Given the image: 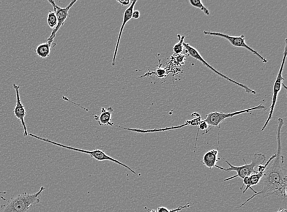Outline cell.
<instances>
[{
    "label": "cell",
    "instance_id": "1",
    "mask_svg": "<svg viewBox=\"0 0 287 212\" xmlns=\"http://www.w3.org/2000/svg\"><path fill=\"white\" fill-rule=\"evenodd\" d=\"M284 120L278 119L277 128V151L276 157L270 162L264 171V175L260 183L262 188L259 192L253 195L243 203L240 208L245 206L253 198L261 195L263 198L269 197L275 195L284 200L286 205L287 197V171L284 166V157L282 156L281 130L284 125Z\"/></svg>",
    "mask_w": 287,
    "mask_h": 212
},
{
    "label": "cell",
    "instance_id": "2",
    "mask_svg": "<svg viewBox=\"0 0 287 212\" xmlns=\"http://www.w3.org/2000/svg\"><path fill=\"white\" fill-rule=\"evenodd\" d=\"M44 190L45 187L42 186L34 194L24 193L10 198L6 201V204L2 206L1 212H29L32 207L40 203L41 194Z\"/></svg>",
    "mask_w": 287,
    "mask_h": 212
},
{
    "label": "cell",
    "instance_id": "3",
    "mask_svg": "<svg viewBox=\"0 0 287 212\" xmlns=\"http://www.w3.org/2000/svg\"><path fill=\"white\" fill-rule=\"evenodd\" d=\"M265 160H266V157H265L264 154L256 153L254 155L252 161H251L250 164H247L244 159V165L240 166V167H235V166L232 165L230 163H229L228 160H225L226 164L229 166L228 168H224L218 165H216L215 168L226 171V172H230V171L236 172V175L224 179V182H228L237 178L243 179L246 177L250 176L252 174L256 173L258 171H256L255 168L258 167L259 165H263Z\"/></svg>",
    "mask_w": 287,
    "mask_h": 212
},
{
    "label": "cell",
    "instance_id": "4",
    "mask_svg": "<svg viewBox=\"0 0 287 212\" xmlns=\"http://www.w3.org/2000/svg\"><path fill=\"white\" fill-rule=\"evenodd\" d=\"M29 135L30 136V137L36 138V139L42 141H44V142L52 144V145L60 147V148H62L68 149V150L76 151L78 152H80V153L88 155V156H90L92 158H94V160H98V161L99 162L109 161L113 162L114 163V164L119 165L120 166H122V167L126 168L127 170L130 171L131 173L134 174L135 175L138 176V174L136 173L134 170H133L132 168H130V167H128V166L126 165L122 164V162L118 161V160L114 159V158H112L110 156H108V155H106L104 152L102 150H100V149H96V150L94 151L84 150V149L74 148V147L68 146L64 145H62V144L54 142V141H51L48 139H46V138L38 137V136L32 134H30Z\"/></svg>",
    "mask_w": 287,
    "mask_h": 212
},
{
    "label": "cell",
    "instance_id": "5",
    "mask_svg": "<svg viewBox=\"0 0 287 212\" xmlns=\"http://www.w3.org/2000/svg\"><path fill=\"white\" fill-rule=\"evenodd\" d=\"M285 48H284V56L282 59V61L281 66L280 67V70H278V73L277 76V78L276 79L275 82L274 83V86H273V94H272V105H270V111L269 113L268 117L267 120L265 122L264 126L262 127L261 131H264V129H266V127L268 126V124H269V122L272 118L273 113H274V108L276 105V102H277L278 92H280L281 90L282 86H284V88L286 89V86H284L283 84V81L284 80V78L282 77V72L284 70V66H285L286 58V38L285 39Z\"/></svg>",
    "mask_w": 287,
    "mask_h": 212
},
{
    "label": "cell",
    "instance_id": "6",
    "mask_svg": "<svg viewBox=\"0 0 287 212\" xmlns=\"http://www.w3.org/2000/svg\"><path fill=\"white\" fill-rule=\"evenodd\" d=\"M183 46H184V47L186 48V52L188 54V55H190L194 59H196V60L202 62V63L203 64L204 66H206L207 68H208V69L212 70V71L214 72L216 74L220 76V77L221 78L226 79V80H228L230 81V82L234 84V85L244 89L245 91L248 94H252L254 95L256 94V91L253 90L252 89L248 88L247 86L243 85L242 83L237 82V81L232 80V78L228 77V76H226L223 74V73L218 71L217 70H216L214 68H213L211 65H210L209 63H208V62L204 60L203 57L201 56L198 50H196L195 48L192 47V46H190V44H188V43L184 42V43H183Z\"/></svg>",
    "mask_w": 287,
    "mask_h": 212
},
{
    "label": "cell",
    "instance_id": "7",
    "mask_svg": "<svg viewBox=\"0 0 287 212\" xmlns=\"http://www.w3.org/2000/svg\"><path fill=\"white\" fill-rule=\"evenodd\" d=\"M262 110H266V108L262 103H260V104L256 106V107L248 108V109L244 110L235 111L234 113H224L215 111V112L208 114L204 121L206 122L210 126L217 127L220 126L222 121L226 120V119L233 118L234 116L242 115L243 113H248L252 111Z\"/></svg>",
    "mask_w": 287,
    "mask_h": 212
},
{
    "label": "cell",
    "instance_id": "8",
    "mask_svg": "<svg viewBox=\"0 0 287 212\" xmlns=\"http://www.w3.org/2000/svg\"><path fill=\"white\" fill-rule=\"evenodd\" d=\"M204 33L205 35H208V36L224 38V39L228 40V41L232 45L234 46V47L245 48L246 50L250 51V52L253 53L254 55L258 56V58L264 62V63L265 64L268 62L266 59H265L264 57L260 55L258 51L254 50L253 48L250 47V46L246 43V39L244 35H242V36H229L228 34L221 33V32L206 31H204Z\"/></svg>",
    "mask_w": 287,
    "mask_h": 212
},
{
    "label": "cell",
    "instance_id": "9",
    "mask_svg": "<svg viewBox=\"0 0 287 212\" xmlns=\"http://www.w3.org/2000/svg\"><path fill=\"white\" fill-rule=\"evenodd\" d=\"M49 3L51 4L52 6H53L54 9V12L56 13L57 21H58V23H57V26L56 28L53 29L52 32L50 34V36L48 37V42L50 43V44L52 45L54 38L56 37L57 32L59 31V29L61 28L62 26L68 17H70L69 11L70 8L72 7L78 1L75 0V1H71L69 5L67 7L62 8L60 7L56 4V2L52 1V0H48Z\"/></svg>",
    "mask_w": 287,
    "mask_h": 212
},
{
    "label": "cell",
    "instance_id": "10",
    "mask_svg": "<svg viewBox=\"0 0 287 212\" xmlns=\"http://www.w3.org/2000/svg\"><path fill=\"white\" fill-rule=\"evenodd\" d=\"M62 99H64V101L72 103V104L78 106V107L82 108V109L91 114L92 116H94L96 121L98 122V124H99L100 126H114V123L112 122V114L114 113L113 108L111 107L108 108L102 107L100 110V115L98 116L94 115V114L90 111L87 108L82 107V105L78 104V103L74 102L72 100L68 99L66 97L62 96Z\"/></svg>",
    "mask_w": 287,
    "mask_h": 212
},
{
    "label": "cell",
    "instance_id": "11",
    "mask_svg": "<svg viewBox=\"0 0 287 212\" xmlns=\"http://www.w3.org/2000/svg\"><path fill=\"white\" fill-rule=\"evenodd\" d=\"M13 87L14 88L16 94V105L13 112L16 118L20 121L22 125L24 128V137H26L28 135L26 122H24V118H26V108H24L22 102L21 101L20 92H19L20 86L14 83Z\"/></svg>",
    "mask_w": 287,
    "mask_h": 212
},
{
    "label": "cell",
    "instance_id": "12",
    "mask_svg": "<svg viewBox=\"0 0 287 212\" xmlns=\"http://www.w3.org/2000/svg\"><path fill=\"white\" fill-rule=\"evenodd\" d=\"M136 2H138V1H132L130 6L128 7L126 9L124 13H123L122 23V24L121 28H120V31L119 32L118 37L116 49H114L113 59H112V66H114V65H116V59L118 51L120 40H121L122 39L123 30H124L126 24L128 21H130V19L132 18V13L134 10V7Z\"/></svg>",
    "mask_w": 287,
    "mask_h": 212
},
{
    "label": "cell",
    "instance_id": "13",
    "mask_svg": "<svg viewBox=\"0 0 287 212\" xmlns=\"http://www.w3.org/2000/svg\"><path fill=\"white\" fill-rule=\"evenodd\" d=\"M265 170L258 171L255 174H252L248 177H246V178L242 179L243 184L242 187L245 186L246 188L244 190H242V194H244L246 192L248 191V189H250L254 192V194H256V192L253 190L252 188V186H256L260 182L262 178H263L264 175ZM240 187V188H242Z\"/></svg>",
    "mask_w": 287,
    "mask_h": 212
},
{
    "label": "cell",
    "instance_id": "14",
    "mask_svg": "<svg viewBox=\"0 0 287 212\" xmlns=\"http://www.w3.org/2000/svg\"><path fill=\"white\" fill-rule=\"evenodd\" d=\"M188 126H190V121H186L184 124L181 125V126H176V127H166L164 128V129H153V130H142V129H130V128H126V127H122L118 126H116V125L114 124V126H116L117 127L120 128V129L129 130V131L138 133V134H150V133H156V132H163L166 131H168V130H176L182 129V128Z\"/></svg>",
    "mask_w": 287,
    "mask_h": 212
},
{
    "label": "cell",
    "instance_id": "15",
    "mask_svg": "<svg viewBox=\"0 0 287 212\" xmlns=\"http://www.w3.org/2000/svg\"><path fill=\"white\" fill-rule=\"evenodd\" d=\"M218 149H212V150L208 151L206 154H205L203 157V160H202V164L209 169H212L213 168H215L216 165L218 161L220 160V157H218Z\"/></svg>",
    "mask_w": 287,
    "mask_h": 212
},
{
    "label": "cell",
    "instance_id": "16",
    "mask_svg": "<svg viewBox=\"0 0 287 212\" xmlns=\"http://www.w3.org/2000/svg\"><path fill=\"white\" fill-rule=\"evenodd\" d=\"M52 45L48 42L40 43L36 48L35 52L36 55L42 59L48 58L50 55Z\"/></svg>",
    "mask_w": 287,
    "mask_h": 212
},
{
    "label": "cell",
    "instance_id": "17",
    "mask_svg": "<svg viewBox=\"0 0 287 212\" xmlns=\"http://www.w3.org/2000/svg\"><path fill=\"white\" fill-rule=\"evenodd\" d=\"M190 2L193 7L202 10L205 15L208 16L210 15V10L204 6L201 0H190Z\"/></svg>",
    "mask_w": 287,
    "mask_h": 212
},
{
    "label": "cell",
    "instance_id": "18",
    "mask_svg": "<svg viewBox=\"0 0 287 212\" xmlns=\"http://www.w3.org/2000/svg\"><path fill=\"white\" fill-rule=\"evenodd\" d=\"M48 23L50 28L54 29L56 28L58 21H57L56 16L54 11H49L48 13Z\"/></svg>",
    "mask_w": 287,
    "mask_h": 212
},
{
    "label": "cell",
    "instance_id": "19",
    "mask_svg": "<svg viewBox=\"0 0 287 212\" xmlns=\"http://www.w3.org/2000/svg\"><path fill=\"white\" fill-rule=\"evenodd\" d=\"M178 37L179 38V42L176 43L174 47V54H180L182 52L183 47V43H184V39L185 36H181L180 34H178Z\"/></svg>",
    "mask_w": 287,
    "mask_h": 212
},
{
    "label": "cell",
    "instance_id": "20",
    "mask_svg": "<svg viewBox=\"0 0 287 212\" xmlns=\"http://www.w3.org/2000/svg\"><path fill=\"white\" fill-rule=\"evenodd\" d=\"M190 203L186 204V205L182 206H180L179 208L172 209V210H169L168 208H165V207H160L158 208L156 211L157 212H180L183 210V209H188L190 208Z\"/></svg>",
    "mask_w": 287,
    "mask_h": 212
},
{
    "label": "cell",
    "instance_id": "21",
    "mask_svg": "<svg viewBox=\"0 0 287 212\" xmlns=\"http://www.w3.org/2000/svg\"><path fill=\"white\" fill-rule=\"evenodd\" d=\"M155 74L158 78H163L165 77L166 70L163 69L162 68L158 67V68L156 71Z\"/></svg>",
    "mask_w": 287,
    "mask_h": 212
},
{
    "label": "cell",
    "instance_id": "22",
    "mask_svg": "<svg viewBox=\"0 0 287 212\" xmlns=\"http://www.w3.org/2000/svg\"><path fill=\"white\" fill-rule=\"evenodd\" d=\"M198 126L200 130H204V131H206L209 127L206 122L204 121H202Z\"/></svg>",
    "mask_w": 287,
    "mask_h": 212
},
{
    "label": "cell",
    "instance_id": "23",
    "mask_svg": "<svg viewBox=\"0 0 287 212\" xmlns=\"http://www.w3.org/2000/svg\"><path fill=\"white\" fill-rule=\"evenodd\" d=\"M118 2L121 4L122 6H128V5H130L131 2L132 1H130V0H118Z\"/></svg>",
    "mask_w": 287,
    "mask_h": 212
},
{
    "label": "cell",
    "instance_id": "24",
    "mask_svg": "<svg viewBox=\"0 0 287 212\" xmlns=\"http://www.w3.org/2000/svg\"><path fill=\"white\" fill-rule=\"evenodd\" d=\"M140 17V12L138 10H134L132 18L138 19Z\"/></svg>",
    "mask_w": 287,
    "mask_h": 212
},
{
    "label": "cell",
    "instance_id": "25",
    "mask_svg": "<svg viewBox=\"0 0 287 212\" xmlns=\"http://www.w3.org/2000/svg\"><path fill=\"white\" fill-rule=\"evenodd\" d=\"M276 212H287V211L285 208H280Z\"/></svg>",
    "mask_w": 287,
    "mask_h": 212
},
{
    "label": "cell",
    "instance_id": "26",
    "mask_svg": "<svg viewBox=\"0 0 287 212\" xmlns=\"http://www.w3.org/2000/svg\"><path fill=\"white\" fill-rule=\"evenodd\" d=\"M144 209L147 210L148 212H157L156 210H150V209H148L147 208H144Z\"/></svg>",
    "mask_w": 287,
    "mask_h": 212
},
{
    "label": "cell",
    "instance_id": "27",
    "mask_svg": "<svg viewBox=\"0 0 287 212\" xmlns=\"http://www.w3.org/2000/svg\"><path fill=\"white\" fill-rule=\"evenodd\" d=\"M6 192H0V195H6Z\"/></svg>",
    "mask_w": 287,
    "mask_h": 212
}]
</instances>
